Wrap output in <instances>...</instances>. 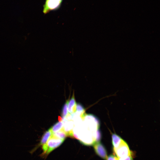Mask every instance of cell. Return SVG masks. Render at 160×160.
Masks as SVG:
<instances>
[{
    "instance_id": "cell-3",
    "label": "cell",
    "mask_w": 160,
    "mask_h": 160,
    "mask_svg": "<svg viewBox=\"0 0 160 160\" xmlns=\"http://www.w3.org/2000/svg\"><path fill=\"white\" fill-rule=\"evenodd\" d=\"M63 0H45L43 5V12L47 14L52 11H56L60 7Z\"/></svg>"
},
{
    "instance_id": "cell-11",
    "label": "cell",
    "mask_w": 160,
    "mask_h": 160,
    "mask_svg": "<svg viewBox=\"0 0 160 160\" xmlns=\"http://www.w3.org/2000/svg\"><path fill=\"white\" fill-rule=\"evenodd\" d=\"M52 135L55 137L64 140L65 138L68 136L66 133L63 130L53 133H52Z\"/></svg>"
},
{
    "instance_id": "cell-5",
    "label": "cell",
    "mask_w": 160,
    "mask_h": 160,
    "mask_svg": "<svg viewBox=\"0 0 160 160\" xmlns=\"http://www.w3.org/2000/svg\"><path fill=\"white\" fill-rule=\"evenodd\" d=\"M62 118L64 130L68 136L73 137V129L74 126L73 121L72 120H68L65 118Z\"/></svg>"
},
{
    "instance_id": "cell-6",
    "label": "cell",
    "mask_w": 160,
    "mask_h": 160,
    "mask_svg": "<svg viewBox=\"0 0 160 160\" xmlns=\"http://www.w3.org/2000/svg\"><path fill=\"white\" fill-rule=\"evenodd\" d=\"M52 132L50 128L44 132L42 136L39 144L33 148L31 151L30 153H33L39 147L46 144L49 138L52 135Z\"/></svg>"
},
{
    "instance_id": "cell-9",
    "label": "cell",
    "mask_w": 160,
    "mask_h": 160,
    "mask_svg": "<svg viewBox=\"0 0 160 160\" xmlns=\"http://www.w3.org/2000/svg\"><path fill=\"white\" fill-rule=\"evenodd\" d=\"M50 129L52 133L63 130V121H59V122L56 123L51 127Z\"/></svg>"
},
{
    "instance_id": "cell-10",
    "label": "cell",
    "mask_w": 160,
    "mask_h": 160,
    "mask_svg": "<svg viewBox=\"0 0 160 160\" xmlns=\"http://www.w3.org/2000/svg\"><path fill=\"white\" fill-rule=\"evenodd\" d=\"M76 111L77 113L83 119L85 116V110L83 106L80 103H76Z\"/></svg>"
},
{
    "instance_id": "cell-14",
    "label": "cell",
    "mask_w": 160,
    "mask_h": 160,
    "mask_svg": "<svg viewBox=\"0 0 160 160\" xmlns=\"http://www.w3.org/2000/svg\"><path fill=\"white\" fill-rule=\"evenodd\" d=\"M118 160H132V157L129 156L124 158L118 159Z\"/></svg>"
},
{
    "instance_id": "cell-1",
    "label": "cell",
    "mask_w": 160,
    "mask_h": 160,
    "mask_svg": "<svg viewBox=\"0 0 160 160\" xmlns=\"http://www.w3.org/2000/svg\"><path fill=\"white\" fill-rule=\"evenodd\" d=\"M64 141V140L55 137L52 135L46 144L42 146L43 152L41 155V156H46L52 151L60 146Z\"/></svg>"
},
{
    "instance_id": "cell-4",
    "label": "cell",
    "mask_w": 160,
    "mask_h": 160,
    "mask_svg": "<svg viewBox=\"0 0 160 160\" xmlns=\"http://www.w3.org/2000/svg\"><path fill=\"white\" fill-rule=\"evenodd\" d=\"M94 149L97 155L103 159H106L107 157L106 150L103 145L100 142H97L94 145Z\"/></svg>"
},
{
    "instance_id": "cell-8",
    "label": "cell",
    "mask_w": 160,
    "mask_h": 160,
    "mask_svg": "<svg viewBox=\"0 0 160 160\" xmlns=\"http://www.w3.org/2000/svg\"><path fill=\"white\" fill-rule=\"evenodd\" d=\"M123 139L116 134H113L112 135V143L113 148H115L118 146Z\"/></svg>"
},
{
    "instance_id": "cell-12",
    "label": "cell",
    "mask_w": 160,
    "mask_h": 160,
    "mask_svg": "<svg viewBox=\"0 0 160 160\" xmlns=\"http://www.w3.org/2000/svg\"><path fill=\"white\" fill-rule=\"evenodd\" d=\"M68 100H67L63 107L61 113L62 117H65L68 114Z\"/></svg>"
},
{
    "instance_id": "cell-2",
    "label": "cell",
    "mask_w": 160,
    "mask_h": 160,
    "mask_svg": "<svg viewBox=\"0 0 160 160\" xmlns=\"http://www.w3.org/2000/svg\"><path fill=\"white\" fill-rule=\"evenodd\" d=\"M115 154L118 159L131 156V153L127 143L123 139L118 147L113 148Z\"/></svg>"
},
{
    "instance_id": "cell-13",
    "label": "cell",
    "mask_w": 160,
    "mask_h": 160,
    "mask_svg": "<svg viewBox=\"0 0 160 160\" xmlns=\"http://www.w3.org/2000/svg\"><path fill=\"white\" fill-rule=\"evenodd\" d=\"M106 160H118V158L116 156L111 155L107 157Z\"/></svg>"
},
{
    "instance_id": "cell-7",
    "label": "cell",
    "mask_w": 160,
    "mask_h": 160,
    "mask_svg": "<svg viewBox=\"0 0 160 160\" xmlns=\"http://www.w3.org/2000/svg\"><path fill=\"white\" fill-rule=\"evenodd\" d=\"M68 105L69 113L72 114L75 113L76 111V103L74 98V93L69 101L68 102Z\"/></svg>"
}]
</instances>
